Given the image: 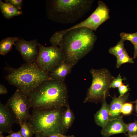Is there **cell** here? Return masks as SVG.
Masks as SVG:
<instances>
[{
    "instance_id": "cell-33",
    "label": "cell",
    "mask_w": 137,
    "mask_h": 137,
    "mask_svg": "<svg viewBox=\"0 0 137 137\" xmlns=\"http://www.w3.org/2000/svg\"><path fill=\"white\" fill-rule=\"evenodd\" d=\"M132 103H137V99L135 101L131 102Z\"/></svg>"
},
{
    "instance_id": "cell-26",
    "label": "cell",
    "mask_w": 137,
    "mask_h": 137,
    "mask_svg": "<svg viewBox=\"0 0 137 137\" xmlns=\"http://www.w3.org/2000/svg\"><path fill=\"white\" fill-rule=\"evenodd\" d=\"M129 88L128 85L124 84L122 85L118 88V90L119 93V97L123 96L128 91Z\"/></svg>"
},
{
    "instance_id": "cell-13",
    "label": "cell",
    "mask_w": 137,
    "mask_h": 137,
    "mask_svg": "<svg viewBox=\"0 0 137 137\" xmlns=\"http://www.w3.org/2000/svg\"><path fill=\"white\" fill-rule=\"evenodd\" d=\"M73 66L65 62H62L49 74L53 79L64 82L66 77L70 74Z\"/></svg>"
},
{
    "instance_id": "cell-27",
    "label": "cell",
    "mask_w": 137,
    "mask_h": 137,
    "mask_svg": "<svg viewBox=\"0 0 137 137\" xmlns=\"http://www.w3.org/2000/svg\"><path fill=\"white\" fill-rule=\"evenodd\" d=\"M5 137H23L20 131L15 132L12 131L9 135Z\"/></svg>"
},
{
    "instance_id": "cell-8",
    "label": "cell",
    "mask_w": 137,
    "mask_h": 137,
    "mask_svg": "<svg viewBox=\"0 0 137 137\" xmlns=\"http://www.w3.org/2000/svg\"><path fill=\"white\" fill-rule=\"evenodd\" d=\"M6 104L15 116L17 124L20 126L24 122L28 121L31 107L27 96L17 89Z\"/></svg>"
},
{
    "instance_id": "cell-11",
    "label": "cell",
    "mask_w": 137,
    "mask_h": 137,
    "mask_svg": "<svg viewBox=\"0 0 137 137\" xmlns=\"http://www.w3.org/2000/svg\"><path fill=\"white\" fill-rule=\"evenodd\" d=\"M127 132V124L124 122L122 116L110 119L102 128L101 133L104 137H109L115 134Z\"/></svg>"
},
{
    "instance_id": "cell-17",
    "label": "cell",
    "mask_w": 137,
    "mask_h": 137,
    "mask_svg": "<svg viewBox=\"0 0 137 137\" xmlns=\"http://www.w3.org/2000/svg\"><path fill=\"white\" fill-rule=\"evenodd\" d=\"M62 116V120L63 126L67 131L72 126L75 118L74 114L68 104L66 107Z\"/></svg>"
},
{
    "instance_id": "cell-30",
    "label": "cell",
    "mask_w": 137,
    "mask_h": 137,
    "mask_svg": "<svg viewBox=\"0 0 137 137\" xmlns=\"http://www.w3.org/2000/svg\"><path fill=\"white\" fill-rule=\"evenodd\" d=\"M133 45L134 49L133 58L135 59L137 57V43L134 44Z\"/></svg>"
},
{
    "instance_id": "cell-15",
    "label": "cell",
    "mask_w": 137,
    "mask_h": 137,
    "mask_svg": "<svg viewBox=\"0 0 137 137\" xmlns=\"http://www.w3.org/2000/svg\"><path fill=\"white\" fill-rule=\"evenodd\" d=\"M0 8L1 12L4 17L8 19L23 14L22 11L19 10L11 4L4 3L1 0Z\"/></svg>"
},
{
    "instance_id": "cell-10",
    "label": "cell",
    "mask_w": 137,
    "mask_h": 137,
    "mask_svg": "<svg viewBox=\"0 0 137 137\" xmlns=\"http://www.w3.org/2000/svg\"><path fill=\"white\" fill-rule=\"evenodd\" d=\"M16 123L15 117L6 105L0 102V132L10 133L13 130L12 127Z\"/></svg>"
},
{
    "instance_id": "cell-25",
    "label": "cell",
    "mask_w": 137,
    "mask_h": 137,
    "mask_svg": "<svg viewBox=\"0 0 137 137\" xmlns=\"http://www.w3.org/2000/svg\"><path fill=\"white\" fill-rule=\"evenodd\" d=\"M5 1L6 3L11 4L19 10L22 8L23 1L22 0H6Z\"/></svg>"
},
{
    "instance_id": "cell-24",
    "label": "cell",
    "mask_w": 137,
    "mask_h": 137,
    "mask_svg": "<svg viewBox=\"0 0 137 137\" xmlns=\"http://www.w3.org/2000/svg\"><path fill=\"white\" fill-rule=\"evenodd\" d=\"M123 79L120 74H119L116 78H115L112 81L110 85V88H118L123 85L122 83Z\"/></svg>"
},
{
    "instance_id": "cell-12",
    "label": "cell",
    "mask_w": 137,
    "mask_h": 137,
    "mask_svg": "<svg viewBox=\"0 0 137 137\" xmlns=\"http://www.w3.org/2000/svg\"><path fill=\"white\" fill-rule=\"evenodd\" d=\"M129 94L127 93L121 97L115 96L113 98L109 107V118L112 119L121 116V110L123 105L126 102L129 98Z\"/></svg>"
},
{
    "instance_id": "cell-32",
    "label": "cell",
    "mask_w": 137,
    "mask_h": 137,
    "mask_svg": "<svg viewBox=\"0 0 137 137\" xmlns=\"http://www.w3.org/2000/svg\"><path fill=\"white\" fill-rule=\"evenodd\" d=\"M3 133L1 132H0V137H5L3 134Z\"/></svg>"
},
{
    "instance_id": "cell-1",
    "label": "cell",
    "mask_w": 137,
    "mask_h": 137,
    "mask_svg": "<svg viewBox=\"0 0 137 137\" xmlns=\"http://www.w3.org/2000/svg\"><path fill=\"white\" fill-rule=\"evenodd\" d=\"M97 39L93 31L88 28H78L66 32L58 46L61 49L65 61L73 66L93 49Z\"/></svg>"
},
{
    "instance_id": "cell-35",
    "label": "cell",
    "mask_w": 137,
    "mask_h": 137,
    "mask_svg": "<svg viewBox=\"0 0 137 137\" xmlns=\"http://www.w3.org/2000/svg\"><path fill=\"white\" fill-rule=\"evenodd\" d=\"M136 116H137V115H136Z\"/></svg>"
},
{
    "instance_id": "cell-6",
    "label": "cell",
    "mask_w": 137,
    "mask_h": 137,
    "mask_svg": "<svg viewBox=\"0 0 137 137\" xmlns=\"http://www.w3.org/2000/svg\"><path fill=\"white\" fill-rule=\"evenodd\" d=\"M92 78L83 103L92 102L97 104L110 96V85L115 78L106 68L92 69L90 71Z\"/></svg>"
},
{
    "instance_id": "cell-22",
    "label": "cell",
    "mask_w": 137,
    "mask_h": 137,
    "mask_svg": "<svg viewBox=\"0 0 137 137\" xmlns=\"http://www.w3.org/2000/svg\"><path fill=\"white\" fill-rule=\"evenodd\" d=\"M127 131L128 136L137 135V120L127 124Z\"/></svg>"
},
{
    "instance_id": "cell-21",
    "label": "cell",
    "mask_w": 137,
    "mask_h": 137,
    "mask_svg": "<svg viewBox=\"0 0 137 137\" xmlns=\"http://www.w3.org/2000/svg\"><path fill=\"white\" fill-rule=\"evenodd\" d=\"M120 35L122 39L129 41L133 44L137 43V32L133 33L122 32Z\"/></svg>"
},
{
    "instance_id": "cell-18",
    "label": "cell",
    "mask_w": 137,
    "mask_h": 137,
    "mask_svg": "<svg viewBox=\"0 0 137 137\" xmlns=\"http://www.w3.org/2000/svg\"><path fill=\"white\" fill-rule=\"evenodd\" d=\"M20 126L19 131L23 137H32L35 134L34 129L28 121L24 122Z\"/></svg>"
},
{
    "instance_id": "cell-4",
    "label": "cell",
    "mask_w": 137,
    "mask_h": 137,
    "mask_svg": "<svg viewBox=\"0 0 137 137\" xmlns=\"http://www.w3.org/2000/svg\"><path fill=\"white\" fill-rule=\"evenodd\" d=\"M93 1L52 0L47 3V13L50 20L61 24L74 23L90 9Z\"/></svg>"
},
{
    "instance_id": "cell-31",
    "label": "cell",
    "mask_w": 137,
    "mask_h": 137,
    "mask_svg": "<svg viewBox=\"0 0 137 137\" xmlns=\"http://www.w3.org/2000/svg\"><path fill=\"white\" fill-rule=\"evenodd\" d=\"M128 137H137V135L133 136H128Z\"/></svg>"
},
{
    "instance_id": "cell-5",
    "label": "cell",
    "mask_w": 137,
    "mask_h": 137,
    "mask_svg": "<svg viewBox=\"0 0 137 137\" xmlns=\"http://www.w3.org/2000/svg\"><path fill=\"white\" fill-rule=\"evenodd\" d=\"M64 110L63 108L33 109L28 122L34 130L35 137H47L57 133L66 135L67 131L62 120Z\"/></svg>"
},
{
    "instance_id": "cell-28",
    "label": "cell",
    "mask_w": 137,
    "mask_h": 137,
    "mask_svg": "<svg viewBox=\"0 0 137 137\" xmlns=\"http://www.w3.org/2000/svg\"><path fill=\"white\" fill-rule=\"evenodd\" d=\"M47 137H75L73 135H66L60 133H57L51 135Z\"/></svg>"
},
{
    "instance_id": "cell-34",
    "label": "cell",
    "mask_w": 137,
    "mask_h": 137,
    "mask_svg": "<svg viewBox=\"0 0 137 137\" xmlns=\"http://www.w3.org/2000/svg\"><path fill=\"white\" fill-rule=\"evenodd\" d=\"M136 104L135 107V109L136 112H137V103H136Z\"/></svg>"
},
{
    "instance_id": "cell-16",
    "label": "cell",
    "mask_w": 137,
    "mask_h": 137,
    "mask_svg": "<svg viewBox=\"0 0 137 137\" xmlns=\"http://www.w3.org/2000/svg\"><path fill=\"white\" fill-rule=\"evenodd\" d=\"M16 37H8L3 39L0 42V54L4 56L11 49L12 47L15 43L18 40Z\"/></svg>"
},
{
    "instance_id": "cell-29",
    "label": "cell",
    "mask_w": 137,
    "mask_h": 137,
    "mask_svg": "<svg viewBox=\"0 0 137 137\" xmlns=\"http://www.w3.org/2000/svg\"><path fill=\"white\" fill-rule=\"evenodd\" d=\"M7 90L5 86L2 84H0V94H6L7 93Z\"/></svg>"
},
{
    "instance_id": "cell-7",
    "label": "cell",
    "mask_w": 137,
    "mask_h": 137,
    "mask_svg": "<svg viewBox=\"0 0 137 137\" xmlns=\"http://www.w3.org/2000/svg\"><path fill=\"white\" fill-rule=\"evenodd\" d=\"M39 52L35 62L38 67L49 74L58 65L65 61L63 52L58 46H45L39 44Z\"/></svg>"
},
{
    "instance_id": "cell-3",
    "label": "cell",
    "mask_w": 137,
    "mask_h": 137,
    "mask_svg": "<svg viewBox=\"0 0 137 137\" xmlns=\"http://www.w3.org/2000/svg\"><path fill=\"white\" fill-rule=\"evenodd\" d=\"M5 70L7 74L5 76V79L10 84L16 87L27 96L42 82L53 79L35 62L26 63L17 68L7 64Z\"/></svg>"
},
{
    "instance_id": "cell-2",
    "label": "cell",
    "mask_w": 137,
    "mask_h": 137,
    "mask_svg": "<svg viewBox=\"0 0 137 137\" xmlns=\"http://www.w3.org/2000/svg\"><path fill=\"white\" fill-rule=\"evenodd\" d=\"M31 108L49 109L66 107L69 104L64 82L51 79L44 81L27 96Z\"/></svg>"
},
{
    "instance_id": "cell-19",
    "label": "cell",
    "mask_w": 137,
    "mask_h": 137,
    "mask_svg": "<svg viewBox=\"0 0 137 137\" xmlns=\"http://www.w3.org/2000/svg\"><path fill=\"white\" fill-rule=\"evenodd\" d=\"M125 40L121 39L115 46L110 48L109 52L111 54L115 56L116 58L126 51L124 47V42Z\"/></svg>"
},
{
    "instance_id": "cell-9",
    "label": "cell",
    "mask_w": 137,
    "mask_h": 137,
    "mask_svg": "<svg viewBox=\"0 0 137 137\" xmlns=\"http://www.w3.org/2000/svg\"><path fill=\"white\" fill-rule=\"evenodd\" d=\"M39 43L36 39L27 41L19 39L14 44L26 63L35 62L39 52Z\"/></svg>"
},
{
    "instance_id": "cell-14",
    "label": "cell",
    "mask_w": 137,
    "mask_h": 137,
    "mask_svg": "<svg viewBox=\"0 0 137 137\" xmlns=\"http://www.w3.org/2000/svg\"><path fill=\"white\" fill-rule=\"evenodd\" d=\"M94 117L96 124L102 128L110 119L109 105L107 103L106 99L102 101L101 107L95 114Z\"/></svg>"
},
{
    "instance_id": "cell-20",
    "label": "cell",
    "mask_w": 137,
    "mask_h": 137,
    "mask_svg": "<svg viewBox=\"0 0 137 137\" xmlns=\"http://www.w3.org/2000/svg\"><path fill=\"white\" fill-rule=\"evenodd\" d=\"M133 59L130 57L126 51L125 52L117 58L116 66L119 68L123 64L129 63H133Z\"/></svg>"
},
{
    "instance_id": "cell-23",
    "label": "cell",
    "mask_w": 137,
    "mask_h": 137,
    "mask_svg": "<svg viewBox=\"0 0 137 137\" xmlns=\"http://www.w3.org/2000/svg\"><path fill=\"white\" fill-rule=\"evenodd\" d=\"M133 108V103L131 102H125L122 106L121 113L124 115H129L132 113Z\"/></svg>"
}]
</instances>
